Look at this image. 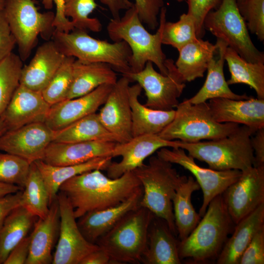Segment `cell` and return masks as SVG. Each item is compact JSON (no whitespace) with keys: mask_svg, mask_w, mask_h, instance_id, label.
<instances>
[{"mask_svg":"<svg viewBox=\"0 0 264 264\" xmlns=\"http://www.w3.org/2000/svg\"><path fill=\"white\" fill-rule=\"evenodd\" d=\"M142 188L133 171L111 178L96 169L69 179L60 186L59 191L67 198L78 219L88 212L116 205Z\"/></svg>","mask_w":264,"mask_h":264,"instance_id":"obj_1","label":"cell"},{"mask_svg":"<svg viewBox=\"0 0 264 264\" xmlns=\"http://www.w3.org/2000/svg\"><path fill=\"white\" fill-rule=\"evenodd\" d=\"M126 10L122 17L110 20L107 30L112 42L124 41L130 48V72H139L148 62H151L157 67L160 73L166 75V57L162 49V33L166 21V8L164 6L160 10L158 28L154 34L143 25L134 3Z\"/></svg>","mask_w":264,"mask_h":264,"instance_id":"obj_2","label":"cell"},{"mask_svg":"<svg viewBox=\"0 0 264 264\" xmlns=\"http://www.w3.org/2000/svg\"><path fill=\"white\" fill-rule=\"evenodd\" d=\"M202 219L178 244L181 260L204 263L217 259L235 224L231 218L221 194L209 203Z\"/></svg>","mask_w":264,"mask_h":264,"instance_id":"obj_3","label":"cell"},{"mask_svg":"<svg viewBox=\"0 0 264 264\" xmlns=\"http://www.w3.org/2000/svg\"><path fill=\"white\" fill-rule=\"evenodd\" d=\"M172 164L153 155L147 164L144 163L133 172L143 188L140 205L164 220L176 236L173 199L178 187L187 177L179 175Z\"/></svg>","mask_w":264,"mask_h":264,"instance_id":"obj_4","label":"cell"},{"mask_svg":"<svg viewBox=\"0 0 264 264\" xmlns=\"http://www.w3.org/2000/svg\"><path fill=\"white\" fill-rule=\"evenodd\" d=\"M254 134L250 128L242 125L229 135L216 139L197 142L178 140V147L194 159L206 162L213 170L242 172L254 165L251 143Z\"/></svg>","mask_w":264,"mask_h":264,"instance_id":"obj_5","label":"cell"},{"mask_svg":"<svg viewBox=\"0 0 264 264\" xmlns=\"http://www.w3.org/2000/svg\"><path fill=\"white\" fill-rule=\"evenodd\" d=\"M154 216L149 209L140 205L124 216L96 244L108 253L111 263H141Z\"/></svg>","mask_w":264,"mask_h":264,"instance_id":"obj_6","label":"cell"},{"mask_svg":"<svg viewBox=\"0 0 264 264\" xmlns=\"http://www.w3.org/2000/svg\"><path fill=\"white\" fill-rule=\"evenodd\" d=\"M51 40L65 56L85 63L107 64L122 75L130 71L132 52L124 41L110 43L76 29L68 33L55 30Z\"/></svg>","mask_w":264,"mask_h":264,"instance_id":"obj_7","label":"cell"},{"mask_svg":"<svg viewBox=\"0 0 264 264\" xmlns=\"http://www.w3.org/2000/svg\"><path fill=\"white\" fill-rule=\"evenodd\" d=\"M176 108L173 120L158 134L167 140L197 142L216 139L229 135L240 126L217 122L206 102L192 104L185 99Z\"/></svg>","mask_w":264,"mask_h":264,"instance_id":"obj_8","label":"cell"},{"mask_svg":"<svg viewBox=\"0 0 264 264\" xmlns=\"http://www.w3.org/2000/svg\"><path fill=\"white\" fill-rule=\"evenodd\" d=\"M3 11L22 62L36 46L39 35L45 41L51 39L55 30L53 25L55 13H40L33 0H4Z\"/></svg>","mask_w":264,"mask_h":264,"instance_id":"obj_9","label":"cell"},{"mask_svg":"<svg viewBox=\"0 0 264 264\" xmlns=\"http://www.w3.org/2000/svg\"><path fill=\"white\" fill-rule=\"evenodd\" d=\"M203 27L246 61L264 64V54L253 43L237 0H221L216 10L206 15Z\"/></svg>","mask_w":264,"mask_h":264,"instance_id":"obj_10","label":"cell"},{"mask_svg":"<svg viewBox=\"0 0 264 264\" xmlns=\"http://www.w3.org/2000/svg\"><path fill=\"white\" fill-rule=\"evenodd\" d=\"M168 73L163 75L154 68L153 64L148 62L137 72H129L122 75L131 82H136L145 91L146 107L157 110H174L179 104L178 98L185 88V81L178 72L174 60L165 61Z\"/></svg>","mask_w":264,"mask_h":264,"instance_id":"obj_11","label":"cell"},{"mask_svg":"<svg viewBox=\"0 0 264 264\" xmlns=\"http://www.w3.org/2000/svg\"><path fill=\"white\" fill-rule=\"evenodd\" d=\"M156 155L172 164L182 166L195 176L203 194L202 203L198 213L201 217L205 214L210 202L218 195L222 194L242 174V171L237 170L218 171L200 167L192 156L179 147L161 148L156 151Z\"/></svg>","mask_w":264,"mask_h":264,"instance_id":"obj_12","label":"cell"},{"mask_svg":"<svg viewBox=\"0 0 264 264\" xmlns=\"http://www.w3.org/2000/svg\"><path fill=\"white\" fill-rule=\"evenodd\" d=\"M60 222L58 241L53 256V264H80L82 260L99 248L88 241L81 232L74 209L65 194L59 191Z\"/></svg>","mask_w":264,"mask_h":264,"instance_id":"obj_13","label":"cell"},{"mask_svg":"<svg viewBox=\"0 0 264 264\" xmlns=\"http://www.w3.org/2000/svg\"><path fill=\"white\" fill-rule=\"evenodd\" d=\"M221 195L236 224L264 203V166H252L242 171Z\"/></svg>","mask_w":264,"mask_h":264,"instance_id":"obj_14","label":"cell"},{"mask_svg":"<svg viewBox=\"0 0 264 264\" xmlns=\"http://www.w3.org/2000/svg\"><path fill=\"white\" fill-rule=\"evenodd\" d=\"M54 131L44 122L8 130L0 136V151L19 156L30 163L42 160L53 141Z\"/></svg>","mask_w":264,"mask_h":264,"instance_id":"obj_15","label":"cell"},{"mask_svg":"<svg viewBox=\"0 0 264 264\" xmlns=\"http://www.w3.org/2000/svg\"><path fill=\"white\" fill-rule=\"evenodd\" d=\"M164 147H178V140H167L158 134H144L133 137L123 143H117L112 157L121 156L119 162H111L106 169L107 176L111 178L120 177L133 171L144 164L145 159Z\"/></svg>","mask_w":264,"mask_h":264,"instance_id":"obj_16","label":"cell"},{"mask_svg":"<svg viewBox=\"0 0 264 264\" xmlns=\"http://www.w3.org/2000/svg\"><path fill=\"white\" fill-rule=\"evenodd\" d=\"M131 82L128 78L123 75L118 79L97 113L101 123L119 139V143L127 142L132 138L129 97Z\"/></svg>","mask_w":264,"mask_h":264,"instance_id":"obj_17","label":"cell"},{"mask_svg":"<svg viewBox=\"0 0 264 264\" xmlns=\"http://www.w3.org/2000/svg\"><path fill=\"white\" fill-rule=\"evenodd\" d=\"M113 85H102L91 92L74 98L66 99L50 107L44 121L56 131L92 113L105 103Z\"/></svg>","mask_w":264,"mask_h":264,"instance_id":"obj_18","label":"cell"},{"mask_svg":"<svg viewBox=\"0 0 264 264\" xmlns=\"http://www.w3.org/2000/svg\"><path fill=\"white\" fill-rule=\"evenodd\" d=\"M208 104L213 117L219 123L242 124L254 133L264 128V99L218 98L210 99Z\"/></svg>","mask_w":264,"mask_h":264,"instance_id":"obj_19","label":"cell"},{"mask_svg":"<svg viewBox=\"0 0 264 264\" xmlns=\"http://www.w3.org/2000/svg\"><path fill=\"white\" fill-rule=\"evenodd\" d=\"M50 107L41 92L20 84L0 117L7 131L14 130L33 123L44 122Z\"/></svg>","mask_w":264,"mask_h":264,"instance_id":"obj_20","label":"cell"},{"mask_svg":"<svg viewBox=\"0 0 264 264\" xmlns=\"http://www.w3.org/2000/svg\"><path fill=\"white\" fill-rule=\"evenodd\" d=\"M116 142L91 141L75 143L52 142L43 160L54 166L76 165L99 157H112Z\"/></svg>","mask_w":264,"mask_h":264,"instance_id":"obj_21","label":"cell"},{"mask_svg":"<svg viewBox=\"0 0 264 264\" xmlns=\"http://www.w3.org/2000/svg\"><path fill=\"white\" fill-rule=\"evenodd\" d=\"M65 57L52 40L46 41L38 47L29 64L23 66L20 84L33 90L42 92Z\"/></svg>","mask_w":264,"mask_h":264,"instance_id":"obj_22","label":"cell"},{"mask_svg":"<svg viewBox=\"0 0 264 264\" xmlns=\"http://www.w3.org/2000/svg\"><path fill=\"white\" fill-rule=\"evenodd\" d=\"M142 196L143 188L116 205L85 214L77 221L81 232L88 241L96 243L128 213L140 206Z\"/></svg>","mask_w":264,"mask_h":264,"instance_id":"obj_23","label":"cell"},{"mask_svg":"<svg viewBox=\"0 0 264 264\" xmlns=\"http://www.w3.org/2000/svg\"><path fill=\"white\" fill-rule=\"evenodd\" d=\"M60 214L56 198L44 218H38L30 235V245L26 264H52V250L59 236Z\"/></svg>","mask_w":264,"mask_h":264,"instance_id":"obj_24","label":"cell"},{"mask_svg":"<svg viewBox=\"0 0 264 264\" xmlns=\"http://www.w3.org/2000/svg\"><path fill=\"white\" fill-rule=\"evenodd\" d=\"M227 47L223 41L217 39L215 49L207 66L205 81L194 96L187 99L189 102L198 104L218 98L242 100L250 97L245 94L240 95L234 93L227 84L223 72L224 55Z\"/></svg>","mask_w":264,"mask_h":264,"instance_id":"obj_25","label":"cell"},{"mask_svg":"<svg viewBox=\"0 0 264 264\" xmlns=\"http://www.w3.org/2000/svg\"><path fill=\"white\" fill-rule=\"evenodd\" d=\"M179 240L162 219L154 215L150 224L141 262L145 264H180Z\"/></svg>","mask_w":264,"mask_h":264,"instance_id":"obj_26","label":"cell"},{"mask_svg":"<svg viewBox=\"0 0 264 264\" xmlns=\"http://www.w3.org/2000/svg\"><path fill=\"white\" fill-rule=\"evenodd\" d=\"M264 226V203L235 224L216 261L218 264H239L241 257L256 233Z\"/></svg>","mask_w":264,"mask_h":264,"instance_id":"obj_27","label":"cell"},{"mask_svg":"<svg viewBox=\"0 0 264 264\" xmlns=\"http://www.w3.org/2000/svg\"><path fill=\"white\" fill-rule=\"evenodd\" d=\"M142 89L137 83L129 88L132 137L144 134H158L173 120L175 114V110H157L142 104L138 100Z\"/></svg>","mask_w":264,"mask_h":264,"instance_id":"obj_28","label":"cell"},{"mask_svg":"<svg viewBox=\"0 0 264 264\" xmlns=\"http://www.w3.org/2000/svg\"><path fill=\"white\" fill-rule=\"evenodd\" d=\"M116 71L102 63H85L75 59L73 64L72 81L66 99L87 94L106 84L117 81Z\"/></svg>","mask_w":264,"mask_h":264,"instance_id":"obj_29","label":"cell"},{"mask_svg":"<svg viewBox=\"0 0 264 264\" xmlns=\"http://www.w3.org/2000/svg\"><path fill=\"white\" fill-rule=\"evenodd\" d=\"M112 157H99L86 162L72 165L54 166L42 160L34 162L43 178L49 198L50 205L57 198L60 186L69 179L82 173L94 170H106Z\"/></svg>","mask_w":264,"mask_h":264,"instance_id":"obj_30","label":"cell"},{"mask_svg":"<svg viewBox=\"0 0 264 264\" xmlns=\"http://www.w3.org/2000/svg\"><path fill=\"white\" fill-rule=\"evenodd\" d=\"M215 48V44L197 38L178 51L175 65L185 82L203 77Z\"/></svg>","mask_w":264,"mask_h":264,"instance_id":"obj_31","label":"cell"},{"mask_svg":"<svg viewBox=\"0 0 264 264\" xmlns=\"http://www.w3.org/2000/svg\"><path fill=\"white\" fill-rule=\"evenodd\" d=\"M91 141L119 143V139L103 125L96 112L54 131L52 142L75 143Z\"/></svg>","mask_w":264,"mask_h":264,"instance_id":"obj_32","label":"cell"},{"mask_svg":"<svg viewBox=\"0 0 264 264\" xmlns=\"http://www.w3.org/2000/svg\"><path fill=\"white\" fill-rule=\"evenodd\" d=\"M200 189L197 181L189 176L178 187L173 198L175 222L179 241L187 238L200 220L191 201L193 193Z\"/></svg>","mask_w":264,"mask_h":264,"instance_id":"obj_33","label":"cell"},{"mask_svg":"<svg viewBox=\"0 0 264 264\" xmlns=\"http://www.w3.org/2000/svg\"><path fill=\"white\" fill-rule=\"evenodd\" d=\"M224 58L230 73L227 84L247 85L255 91L258 98L264 99V64L247 61L229 47Z\"/></svg>","mask_w":264,"mask_h":264,"instance_id":"obj_34","label":"cell"},{"mask_svg":"<svg viewBox=\"0 0 264 264\" xmlns=\"http://www.w3.org/2000/svg\"><path fill=\"white\" fill-rule=\"evenodd\" d=\"M36 218L22 205L7 216L0 230V264H3L12 249L27 236Z\"/></svg>","mask_w":264,"mask_h":264,"instance_id":"obj_35","label":"cell"},{"mask_svg":"<svg viewBox=\"0 0 264 264\" xmlns=\"http://www.w3.org/2000/svg\"><path fill=\"white\" fill-rule=\"evenodd\" d=\"M22 205L38 218H45L49 210V198L42 176L32 163L22 190Z\"/></svg>","mask_w":264,"mask_h":264,"instance_id":"obj_36","label":"cell"},{"mask_svg":"<svg viewBox=\"0 0 264 264\" xmlns=\"http://www.w3.org/2000/svg\"><path fill=\"white\" fill-rule=\"evenodd\" d=\"M23 66L19 55L13 52L0 62V116L20 84Z\"/></svg>","mask_w":264,"mask_h":264,"instance_id":"obj_37","label":"cell"},{"mask_svg":"<svg viewBox=\"0 0 264 264\" xmlns=\"http://www.w3.org/2000/svg\"><path fill=\"white\" fill-rule=\"evenodd\" d=\"M198 37L194 17L183 13L176 22H164L162 33V44L171 45L178 51Z\"/></svg>","mask_w":264,"mask_h":264,"instance_id":"obj_38","label":"cell"},{"mask_svg":"<svg viewBox=\"0 0 264 264\" xmlns=\"http://www.w3.org/2000/svg\"><path fill=\"white\" fill-rule=\"evenodd\" d=\"M76 59L65 56L61 66L41 93L51 106L66 99L72 81L73 64Z\"/></svg>","mask_w":264,"mask_h":264,"instance_id":"obj_39","label":"cell"},{"mask_svg":"<svg viewBox=\"0 0 264 264\" xmlns=\"http://www.w3.org/2000/svg\"><path fill=\"white\" fill-rule=\"evenodd\" d=\"M96 0H65L64 14L72 23L74 29L99 32L102 30L100 21L89 15L96 8Z\"/></svg>","mask_w":264,"mask_h":264,"instance_id":"obj_40","label":"cell"},{"mask_svg":"<svg viewBox=\"0 0 264 264\" xmlns=\"http://www.w3.org/2000/svg\"><path fill=\"white\" fill-rule=\"evenodd\" d=\"M31 164L14 154L0 153V182L24 188Z\"/></svg>","mask_w":264,"mask_h":264,"instance_id":"obj_41","label":"cell"},{"mask_svg":"<svg viewBox=\"0 0 264 264\" xmlns=\"http://www.w3.org/2000/svg\"><path fill=\"white\" fill-rule=\"evenodd\" d=\"M247 28L260 42L264 41V0H237Z\"/></svg>","mask_w":264,"mask_h":264,"instance_id":"obj_42","label":"cell"},{"mask_svg":"<svg viewBox=\"0 0 264 264\" xmlns=\"http://www.w3.org/2000/svg\"><path fill=\"white\" fill-rule=\"evenodd\" d=\"M188 4L187 13L192 16L196 26L198 38H201L205 34L203 22L209 12L217 8L221 0H186Z\"/></svg>","mask_w":264,"mask_h":264,"instance_id":"obj_43","label":"cell"},{"mask_svg":"<svg viewBox=\"0 0 264 264\" xmlns=\"http://www.w3.org/2000/svg\"><path fill=\"white\" fill-rule=\"evenodd\" d=\"M134 6L143 23L152 29L159 25L158 19L161 9L164 6L163 0H134Z\"/></svg>","mask_w":264,"mask_h":264,"instance_id":"obj_44","label":"cell"},{"mask_svg":"<svg viewBox=\"0 0 264 264\" xmlns=\"http://www.w3.org/2000/svg\"><path fill=\"white\" fill-rule=\"evenodd\" d=\"M264 264V226L254 235L242 253L239 264Z\"/></svg>","mask_w":264,"mask_h":264,"instance_id":"obj_45","label":"cell"},{"mask_svg":"<svg viewBox=\"0 0 264 264\" xmlns=\"http://www.w3.org/2000/svg\"><path fill=\"white\" fill-rule=\"evenodd\" d=\"M46 9L50 10L53 4L56 6V13L53 22L55 31L68 33L74 29L72 23L64 14L65 0H41Z\"/></svg>","mask_w":264,"mask_h":264,"instance_id":"obj_46","label":"cell"},{"mask_svg":"<svg viewBox=\"0 0 264 264\" xmlns=\"http://www.w3.org/2000/svg\"><path fill=\"white\" fill-rule=\"evenodd\" d=\"M16 40L2 10L0 11V62L12 52Z\"/></svg>","mask_w":264,"mask_h":264,"instance_id":"obj_47","label":"cell"},{"mask_svg":"<svg viewBox=\"0 0 264 264\" xmlns=\"http://www.w3.org/2000/svg\"><path fill=\"white\" fill-rule=\"evenodd\" d=\"M30 235L27 236L10 251L3 264H26L30 250Z\"/></svg>","mask_w":264,"mask_h":264,"instance_id":"obj_48","label":"cell"},{"mask_svg":"<svg viewBox=\"0 0 264 264\" xmlns=\"http://www.w3.org/2000/svg\"><path fill=\"white\" fill-rule=\"evenodd\" d=\"M22 190L0 198V230L7 216L17 207L22 205Z\"/></svg>","mask_w":264,"mask_h":264,"instance_id":"obj_49","label":"cell"},{"mask_svg":"<svg viewBox=\"0 0 264 264\" xmlns=\"http://www.w3.org/2000/svg\"><path fill=\"white\" fill-rule=\"evenodd\" d=\"M254 134L251 138L254 155L253 166H264V128L258 130Z\"/></svg>","mask_w":264,"mask_h":264,"instance_id":"obj_50","label":"cell"},{"mask_svg":"<svg viewBox=\"0 0 264 264\" xmlns=\"http://www.w3.org/2000/svg\"><path fill=\"white\" fill-rule=\"evenodd\" d=\"M111 263L108 253L100 247L84 257L80 264H108Z\"/></svg>","mask_w":264,"mask_h":264,"instance_id":"obj_51","label":"cell"},{"mask_svg":"<svg viewBox=\"0 0 264 264\" xmlns=\"http://www.w3.org/2000/svg\"><path fill=\"white\" fill-rule=\"evenodd\" d=\"M100 0L108 7L112 16V18L114 19L119 18L120 17L119 14L121 10L129 9L133 4L129 0Z\"/></svg>","mask_w":264,"mask_h":264,"instance_id":"obj_52","label":"cell"},{"mask_svg":"<svg viewBox=\"0 0 264 264\" xmlns=\"http://www.w3.org/2000/svg\"><path fill=\"white\" fill-rule=\"evenodd\" d=\"M23 190V188L18 185L0 182V198Z\"/></svg>","mask_w":264,"mask_h":264,"instance_id":"obj_53","label":"cell"},{"mask_svg":"<svg viewBox=\"0 0 264 264\" xmlns=\"http://www.w3.org/2000/svg\"><path fill=\"white\" fill-rule=\"evenodd\" d=\"M7 131L4 123L0 117V136Z\"/></svg>","mask_w":264,"mask_h":264,"instance_id":"obj_54","label":"cell"},{"mask_svg":"<svg viewBox=\"0 0 264 264\" xmlns=\"http://www.w3.org/2000/svg\"><path fill=\"white\" fill-rule=\"evenodd\" d=\"M4 6V0H0V11L2 10Z\"/></svg>","mask_w":264,"mask_h":264,"instance_id":"obj_55","label":"cell"},{"mask_svg":"<svg viewBox=\"0 0 264 264\" xmlns=\"http://www.w3.org/2000/svg\"><path fill=\"white\" fill-rule=\"evenodd\" d=\"M176 0V1H177L178 2H182V1H184V0Z\"/></svg>","mask_w":264,"mask_h":264,"instance_id":"obj_56","label":"cell"},{"mask_svg":"<svg viewBox=\"0 0 264 264\" xmlns=\"http://www.w3.org/2000/svg\"><path fill=\"white\" fill-rule=\"evenodd\" d=\"M237 0L242 1V0Z\"/></svg>","mask_w":264,"mask_h":264,"instance_id":"obj_57","label":"cell"}]
</instances>
